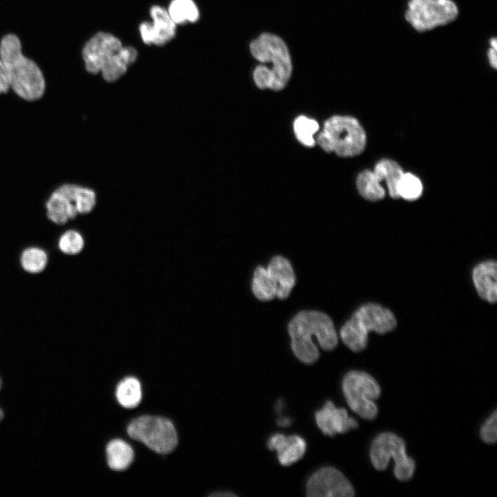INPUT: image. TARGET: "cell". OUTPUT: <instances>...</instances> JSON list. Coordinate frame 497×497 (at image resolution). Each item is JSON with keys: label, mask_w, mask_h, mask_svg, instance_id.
<instances>
[{"label": "cell", "mask_w": 497, "mask_h": 497, "mask_svg": "<svg viewBox=\"0 0 497 497\" xmlns=\"http://www.w3.org/2000/svg\"><path fill=\"white\" fill-rule=\"evenodd\" d=\"M10 88L6 69L0 59V94L7 92Z\"/></svg>", "instance_id": "obj_28"}, {"label": "cell", "mask_w": 497, "mask_h": 497, "mask_svg": "<svg viewBox=\"0 0 497 497\" xmlns=\"http://www.w3.org/2000/svg\"><path fill=\"white\" fill-rule=\"evenodd\" d=\"M0 59L8 76L10 88L21 98L33 101L45 92L46 82L38 65L22 52L19 37L6 35L0 41Z\"/></svg>", "instance_id": "obj_3"}, {"label": "cell", "mask_w": 497, "mask_h": 497, "mask_svg": "<svg viewBox=\"0 0 497 497\" xmlns=\"http://www.w3.org/2000/svg\"><path fill=\"white\" fill-rule=\"evenodd\" d=\"M150 14L153 19L152 23L144 21L139 26L142 39L147 45H165L175 37L176 24L168 11L159 6H152Z\"/></svg>", "instance_id": "obj_14"}, {"label": "cell", "mask_w": 497, "mask_h": 497, "mask_svg": "<svg viewBox=\"0 0 497 497\" xmlns=\"http://www.w3.org/2000/svg\"><path fill=\"white\" fill-rule=\"evenodd\" d=\"M488 55L491 66L496 68V49L494 48L489 49Z\"/></svg>", "instance_id": "obj_29"}, {"label": "cell", "mask_w": 497, "mask_h": 497, "mask_svg": "<svg viewBox=\"0 0 497 497\" xmlns=\"http://www.w3.org/2000/svg\"><path fill=\"white\" fill-rule=\"evenodd\" d=\"M342 389L350 409L366 420H373L378 415L376 403L381 394V389L376 379L367 372L351 370L342 381Z\"/></svg>", "instance_id": "obj_9"}, {"label": "cell", "mask_w": 497, "mask_h": 497, "mask_svg": "<svg viewBox=\"0 0 497 497\" xmlns=\"http://www.w3.org/2000/svg\"><path fill=\"white\" fill-rule=\"evenodd\" d=\"M127 433L157 454H168L177 447V431L172 422L162 416L143 415L134 418Z\"/></svg>", "instance_id": "obj_10"}, {"label": "cell", "mask_w": 497, "mask_h": 497, "mask_svg": "<svg viewBox=\"0 0 497 497\" xmlns=\"http://www.w3.org/2000/svg\"><path fill=\"white\" fill-rule=\"evenodd\" d=\"M315 422L326 436L344 433L358 427L357 421L349 416L344 408L336 407L332 401H327L315 413Z\"/></svg>", "instance_id": "obj_15"}, {"label": "cell", "mask_w": 497, "mask_h": 497, "mask_svg": "<svg viewBox=\"0 0 497 497\" xmlns=\"http://www.w3.org/2000/svg\"><path fill=\"white\" fill-rule=\"evenodd\" d=\"M366 142V133L358 120L342 115H334L327 119L315 139L323 150L342 157L361 154Z\"/></svg>", "instance_id": "obj_6"}, {"label": "cell", "mask_w": 497, "mask_h": 497, "mask_svg": "<svg viewBox=\"0 0 497 497\" xmlns=\"http://www.w3.org/2000/svg\"><path fill=\"white\" fill-rule=\"evenodd\" d=\"M108 467L115 471L126 469L133 462L134 452L132 447L121 439L110 441L106 448Z\"/></svg>", "instance_id": "obj_18"}, {"label": "cell", "mask_w": 497, "mask_h": 497, "mask_svg": "<svg viewBox=\"0 0 497 497\" xmlns=\"http://www.w3.org/2000/svg\"><path fill=\"white\" fill-rule=\"evenodd\" d=\"M48 262L46 253L39 248L32 247L24 250L21 257L23 269L30 273H39L43 271Z\"/></svg>", "instance_id": "obj_24"}, {"label": "cell", "mask_w": 497, "mask_h": 497, "mask_svg": "<svg viewBox=\"0 0 497 497\" xmlns=\"http://www.w3.org/2000/svg\"><path fill=\"white\" fill-rule=\"evenodd\" d=\"M295 275L286 258L276 255L266 267L257 266L253 273L251 289L257 299L270 301L286 299L295 284Z\"/></svg>", "instance_id": "obj_7"}, {"label": "cell", "mask_w": 497, "mask_h": 497, "mask_svg": "<svg viewBox=\"0 0 497 497\" xmlns=\"http://www.w3.org/2000/svg\"><path fill=\"white\" fill-rule=\"evenodd\" d=\"M85 244L82 235L75 230H68L60 237L58 242L60 251L66 255H77L82 251Z\"/></svg>", "instance_id": "obj_26"}, {"label": "cell", "mask_w": 497, "mask_h": 497, "mask_svg": "<svg viewBox=\"0 0 497 497\" xmlns=\"http://www.w3.org/2000/svg\"><path fill=\"white\" fill-rule=\"evenodd\" d=\"M1 378H0V389H1ZM3 411H2L1 409H0V420H1V418H3Z\"/></svg>", "instance_id": "obj_31"}, {"label": "cell", "mask_w": 497, "mask_h": 497, "mask_svg": "<svg viewBox=\"0 0 497 497\" xmlns=\"http://www.w3.org/2000/svg\"><path fill=\"white\" fill-rule=\"evenodd\" d=\"M115 396L117 402L123 407L133 409L137 407L142 396L139 381L133 376L125 378L117 384Z\"/></svg>", "instance_id": "obj_20"}, {"label": "cell", "mask_w": 497, "mask_h": 497, "mask_svg": "<svg viewBox=\"0 0 497 497\" xmlns=\"http://www.w3.org/2000/svg\"><path fill=\"white\" fill-rule=\"evenodd\" d=\"M396 327V318L389 309L378 304L368 303L357 309L344 323L340 335L349 349L360 352L367 347L369 332L384 334Z\"/></svg>", "instance_id": "obj_5"}, {"label": "cell", "mask_w": 497, "mask_h": 497, "mask_svg": "<svg viewBox=\"0 0 497 497\" xmlns=\"http://www.w3.org/2000/svg\"><path fill=\"white\" fill-rule=\"evenodd\" d=\"M267 447L270 450L276 451L278 461L282 466H289L304 456L306 443L298 435L285 436L277 433L269 437Z\"/></svg>", "instance_id": "obj_16"}, {"label": "cell", "mask_w": 497, "mask_h": 497, "mask_svg": "<svg viewBox=\"0 0 497 497\" xmlns=\"http://www.w3.org/2000/svg\"><path fill=\"white\" fill-rule=\"evenodd\" d=\"M84 195V187L76 184H65L50 195L46 204L47 216L57 225H64L74 220Z\"/></svg>", "instance_id": "obj_13"}, {"label": "cell", "mask_w": 497, "mask_h": 497, "mask_svg": "<svg viewBox=\"0 0 497 497\" xmlns=\"http://www.w3.org/2000/svg\"><path fill=\"white\" fill-rule=\"evenodd\" d=\"M318 121L304 115L298 116L293 121V131L298 141L306 147L315 144L314 135L319 130Z\"/></svg>", "instance_id": "obj_23"}, {"label": "cell", "mask_w": 497, "mask_h": 497, "mask_svg": "<svg viewBox=\"0 0 497 497\" xmlns=\"http://www.w3.org/2000/svg\"><path fill=\"white\" fill-rule=\"evenodd\" d=\"M481 440L487 444H494L497 440V412L495 410L483 423L480 429Z\"/></svg>", "instance_id": "obj_27"}, {"label": "cell", "mask_w": 497, "mask_h": 497, "mask_svg": "<svg viewBox=\"0 0 497 497\" xmlns=\"http://www.w3.org/2000/svg\"><path fill=\"white\" fill-rule=\"evenodd\" d=\"M357 189L364 199L376 202L384 197L385 191L373 170H364L356 179Z\"/></svg>", "instance_id": "obj_21"}, {"label": "cell", "mask_w": 497, "mask_h": 497, "mask_svg": "<svg viewBox=\"0 0 497 497\" xmlns=\"http://www.w3.org/2000/svg\"><path fill=\"white\" fill-rule=\"evenodd\" d=\"M369 456L372 465L378 471L385 470L393 459V474L400 481H407L414 474L416 462L407 455L405 440L394 433L386 431L376 436L371 443Z\"/></svg>", "instance_id": "obj_8"}, {"label": "cell", "mask_w": 497, "mask_h": 497, "mask_svg": "<svg viewBox=\"0 0 497 497\" xmlns=\"http://www.w3.org/2000/svg\"><path fill=\"white\" fill-rule=\"evenodd\" d=\"M210 496H215H215H217V497H222V496L229 497V496H236V494H235L232 492H230V491H218V492L213 493V494H211Z\"/></svg>", "instance_id": "obj_30"}, {"label": "cell", "mask_w": 497, "mask_h": 497, "mask_svg": "<svg viewBox=\"0 0 497 497\" xmlns=\"http://www.w3.org/2000/svg\"><path fill=\"white\" fill-rule=\"evenodd\" d=\"M167 11L176 25L195 23L199 18L198 8L193 0H172Z\"/></svg>", "instance_id": "obj_22"}, {"label": "cell", "mask_w": 497, "mask_h": 497, "mask_svg": "<svg viewBox=\"0 0 497 497\" xmlns=\"http://www.w3.org/2000/svg\"><path fill=\"white\" fill-rule=\"evenodd\" d=\"M496 266V261H485L476 266L472 272L473 281L478 295L490 303H495L497 300Z\"/></svg>", "instance_id": "obj_17"}, {"label": "cell", "mask_w": 497, "mask_h": 497, "mask_svg": "<svg viewBox=\"0 0 497 497\" xmlns=\"http://www.w3.org/2000/svg\"><path fill=\"white\" fill-rule=\"evenodd\" d=\"M288 331L291 349L302 362L311 364L320 356L313 338L325 351H332L338 345V335L331 318L318 311H302L290 321Z\"/></svg>", "instance_id": "obj_1"}, {"label": "cell", "mask_w": 497, "mask_h": 497, "mask_svg": "<svg viewBox=\"0 0 497 497\" xmlns=\"http://www.w3.org/2000/svg\"><path fill=\"white\" fill-rule=\"evenodd\" d=\"M82 57L89 73L101 72L106 81L113 82L135 61L137 52L133 47L123 46L121 41L112 34L99 32L85 43Z\"/></svg>", "instance_id": "obj_2"}, {"label": "cell", "mask_w": 497, "mask_h": 497, "mask_svg": "<svg viewBox=\"0 0 497 497\" xmlns=\"http://www.w3.org/2000/svg\"><path fill=\"white\" fill-rule=\"evenodd\" d=\"M306 494L309 497H352L355 491L340 470L327 466L318 469L309 477Z\"/></svg>", "instance_id": "obj_12"}, {"label": "cell", "mask_w": 497, "mask_h": 497, "mask_svg": "<svg viewBox=\"0 0 497 497\" xmlns=\"http://www.w3.org/2000/svg\"><path fill=\"white\" fill-rule=\"evenodd\" d=\"M253 57L263 64H271L269 68L257 66L253 77L260 89L279 91L284 89L292 73V63L288 48L279 37L263 33L250 44Z\"/></svg>", "instance_id": "obj_4"}, {"label": "cell", "mask_w": 497, "mask_h": 497, "mask_svg": "<svg viewBox=\"0 0 497 497\" xmlns=\"http://www.w3.org/2000/svg\"><path fill=\"white\" fill-rule=\"evenodd\" d=\"M458 15L451 0H410L405 18L418 31H425L453 21Z\"/></svg>", "instance_id": "obj_11"}, {"label": "cell", "mask_w": 497, "mask_h": 497, "mask_svg": "<svg viewBox=\"0 0 497 497\" xmlns=\"http://www.w3.org/2000/svg\"><path fill=\"white\" fill-rule=\"evenodd\" d=\"M373 171L380 182H386L389 195L398 199L397 188L404 174L400 166L393 160L383 159L377 162Z\"/></svg>", "instance_id": "obj_19"}, {"label": "cell", "mask_w": 497, "mask_h": 497, "mask_svg": "<svg viewBox=\"0 0 497 497\" xmlns=\"http://www.w3.org/2000/svg\"><path fill=\"white\" fill-rule=\"evenodd\" d=\"M397 192L399 198L413 201L421 196L422 184L419 178L414 175L404 173L399 181Z\"/></svg>", "instance_id": "obj_25"}]
</instances>
